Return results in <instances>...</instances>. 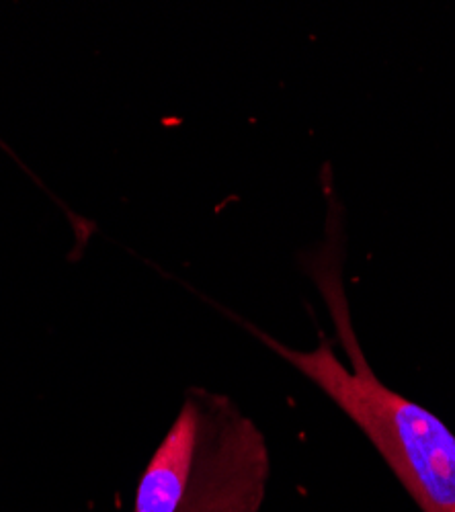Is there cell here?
<instances>
[{"label": "cell", "mask_w": 455, "mask_h": 512, "mask_svg": "<svg viewBox=\"0 0 455 512\" xmlns=\"http://www.w3.org/2000/svg\"><path fill=\"white\" fill-rule=\"evenodd\" d=\"M312 275L333 316L343 363L333 343L320 338L312 351L292 349L244 322L259 340L294 365L316 388L333 400L376 447L388 467L423 512H455V435L431 410L388 388L369 367L355 328L339 265L322 254Z\"/></svg>", "instance_id": "cell-1"}, {"label": "cell", "mask_w": 455, "mask_h": 512, "mask_svg": "<svg viewBox=\"0 0 455 512\" xmlns=\"http://www.w3.org/2000/svg\"><path fill=\"white\" fill-rule=\"evenodd\" d=\"M265 435L228 396L191 388L138 482L134 512H259Z\"/></svg>", "instance_id": "cell-2"}]
</instances>
